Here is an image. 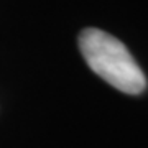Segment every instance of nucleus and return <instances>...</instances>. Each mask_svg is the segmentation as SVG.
Masks as SVG:
<instances>
[{
  "label": "nucleus",
  "mask_w": 148,
  "mask_h": 148,
  "mask_svg": "<svg viewBox=\"0 0 148 148\" xmlns=\"http://www.w3.org/2000/svg\"><path fill=\"white\" fill-rule=\"evenodd\" d=\"M79 49L86 63L112 87L130 95L147 89V77L127 46L99 28H84L79 35Z\"/></svg>",
  "instance_id": "f257e3e1"
}]
</instances>
